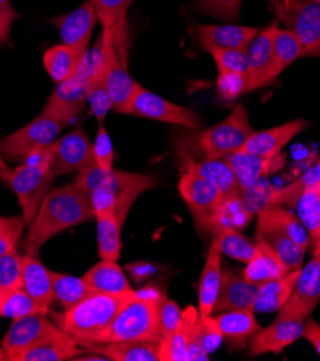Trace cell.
Listing matches in <instances>:
<instances>
[{
    "instance_id": "obj_34",
    "label": "cell",
    "mask_w": 320,
    "mask_h": 361,
    "mask_svg": "<svg viewBox=\"0 0 320 361\" xmlns=\"http://www.w3.org/2000/svg\"><path fill=\"white\" fill-rule=\"evenodd\" d=\"M300 269L259 285L254 312H278L292 295Z\"/></svg>"
},
{
    "instance_id": "obj_7",
    "label": "cell",
    "mask_w": 320,
    "mask_h": 361,
    "mask_svg": "<svg viewBox=\"0 0 320 361\" xmlns=\"http://www.w3.org/2000/svg\"><path fill=\"white\" fill-rule=\"evenodd\" d=\"M253 131L245 106L235 105L224 121L199 131L195 142L203 159H224L239 152Z\"/></svg>"
},
{
    "instance_id": "obj_35",
    "label": "cell",
    "mask_w": 320,
    "mask_h": 361,
    "mask_svg": "<svg viewBox=\"0 0 320 361\" xmlns=\"http://www.w3.org/2000/svg\"><path fill=\"white\" fill-rule=\"evenodd\" d=\"M98 254L101 259L119 261L122 254V229L124 222L112 212L95 213Z\"/></svg>"
},
{
    "instance_id": "obj_43",
    "label": "cell",
    "mask_w": 320,
    "mask_h": 361,
    "mask_svg": "<svg viewBox=\"0 0 320 361\" xmlns=\"http://www.w3.org/2000/svg\"><path fill=\"white\" fill-rule=\"evenodd\" d=\"M317 183H320V161L313 167H310L299 178H296L293 183L288 185L286 188L275 189L271 203L286 206L289 209H296L300 196L307 189L316 186Z\"/></svg>"
},
{
    "instance_id": "obj_28",
    "label": "cell",
    "mask_w": 320,
    "mask_h": 361,
    "mask_svg": "<svg viewBox=\"0 0 320 361\" xmlns=\"http://www.w3.org/2000/svg\"><path fill=\"white\" fill-rule=\"evenodd\" d=\"M213 318L218 324L224 340L235 348H244L248 345L250 338L261 329L254 312L248 310L225 311L215 314Z\"/></svg>"
},
{
    "instance_id": "obj_41",
    "label": "cell",
    "mask_w": 320,
    "mask_h": 361,
    "mask_svg": "<svg viewBox=\"0 0 320 361\" xmlns=\"http://www.w3.org/2000/svg\"><path fill=\"white\" fill-rule=\"evenodd\" d=\"M52 281L55 300H58L64 308L76 305L84 297L94 293L93 288L83 279V276L77 278L74 275L52 272Z\"/></svg>"
},
{
    "instance_id": "obj_9",
    "label": "cell",
    "mask_w": 320,
    "mask_h": 361,
    "mask_svg": "<svg viewBox=\"0 0 320 361\" xmlns=\"http://www.w3.org/2000/svg\"><path fill=\"white\" fill-rule=\"evenodd\" d=\"M177 188L194 216L196 228L213 235L218 212L225 200L221 190L201 174L188 170L182 171Z\"/></svg>"
},
{
    "instance_id": "obj_4",
    "label": "cell",
    "mask_w": 320,
    "mask_h": 361,
    "mask_svg": "<svg viewBox=\"0 0 320 361\" xmlns=\"http://www.w3.org/2000/svg\"><path fill=\"white\" fill-rule=\"evenodd\" d=\"M165 294L155 286L136 291V297L119 312L110 329L98 343L117 341H159V314ZM94 344V343H93ZM85 345V344H84Z\"/></svg>"
},
{
    "instance_id": "obj_33",
    "label": "cell",
    "mask_w": 320,
    "mask_h": 361,
    "mask_svg": "<svg viewBox=\"0 0 320 361\" xmlns=\"http://www.w3.org/2000/svg\"><path fill=\"white\" fill-rule=\"evenodd\" d=\"M83 279L97 293L120 294L133 290L126 274L116 261L101 259L85 272Z\"/></svg>"
},
{
    "instance_id": "obj_30",
    "label": "cell",
    "mask_w": 320,
    "mask_h": 361,
    "mask_svg": "<svg viewBox=\"0 0 320 361\" xmlns=\"http://www.w3.org/2000/svg\"><path fill=\"white\" fill-rule=\"evenodd\" d=\"M289 274L283 261L275 255V252L264 242L256 240L253 257L245 264L242 276L251 283L261 285L264 282L281 278Z\"/></svg>"
},
{
    "instance_id": "obj_27",
    "label": "cell",
    "mask_w": 320,
    "mask_h": 361,
    "mask_svg": "<svg viewBox=\"0 0 320 361\" xmlns=\"http://www.w3.org/2000/svg\"><path fill=\"white\" fill-rule=\"evenodd\" d=\"M23 290L41 307L49 311L55 301L52 271L41 264L35 257L22 255Z\"/></svg>"
},
{
    "instance_id": "obj_38",
    "label": "cell",
    "mask_w": 320,
    "mask_h": 361,
    "mask_svg": "<svg viewBox=\"0 0 320 361\" xmlns=\"http://www.w3.org/2000/svg\"><path fill=\"white\" fill-rule=\"evenodd\" d=\"M257 214L263 216L264 219L278 226L283 232H286L297 245L309 249V242H310L309 231L306 229L299 216L292 212V209L281 204L270 203Z\"/></svg>"
},
{
    "instance_id": "obj_48",
    "label": "cell",
    "mask_w": 320,
    "mask_h": 361,
    "mask_svg": "<svg viewBox=\"0 0 320 361\" xmlns=\"http://www.w3.org/2000/svg\"><path fill=\"white\" fill-rule=\"evenodd\" d=\"M242 0H195L196 9L208 16L225 22H234L239 18Z\"/></svg>"
},
{
    "instance_id": "obj_39",
    "label": "cell",
    "mask_w": 320,
    "mask_h": 361,
    "mask_svg": "<svg viewBox=\"0 0 320 361\" xmlns=\"http://www.w3.org/2000/svg\"><path fill=\"white\" fill-rule=\"evenodd\" d=\"M49 311L35 301L23 288L0 291V317L18 319L32 314H48Z\"/></svg>"
},
{
    "instance_id": "obj_13",
    "label": "cell",
    "mask_w": 320,
    "mask_h": 361,
    "mask_svg": "<svg viewBox=\"0 0 320 361\" xmlns=\"http://www.w3.org/2000/svg\"><path fill=\"white\" fill-rule=\"evenodd\" d=\"M61 331L47 314H32L13 319L0 343V360H12L16 354L58 336Z\"/></svg>"
},
{
    "instance_id": "obj_25",
    "label": "cell",
    "mask_w": 320,
    "mask_h": 361,
    "mask_svg": "<svg viewBox=\"0 0 320 361\" xmlns=\"http://www.w3.org/2000/svg\"><path fill=\"white\" fill-rule=\"evenodd\" d=\"M181 169L182 171H194L215 185L224 197H231L239 193L235 174L227 159H194L188 152L181 150Z\"/></svg>"
},
{
    "instance_id": "obj_31",
    "label": "cell",
    "mask_w": 320,
    "mask_h": 361,
    "mask_svg": "<svg viewBox=\"0 0 320 361\" xmlns=\"http://www.w3.org/2000/svg\"><path fill=\"white\" fill-rule=\"evenodd\" d=\"M90 47L85 45H55L44 54V66L49 77L57 82H62L74 74Z\"/></svg>"
},
{
    "instance_id": "obj_52",
    "label": "cell",
    "mask_w": 320,
    "mask_h": 361,
    "mask_svg": "<svg viewBox=\"0 0 320 361\" xmlns=\"http://www.w3.org/2000/svg\"><path fill=\"white\" fill-rule=\"evenodd\" d=\"M196 333H198L199 341L208 355L213 351H217L220 348L221 343L224 341L223 333L218 327L215 318H213V315L205 317V318L199 317L198 324H196Z\"/></svg>"
},
{
    "instance_id": "obj_61",
    "label": "cell",
    "mask_w": 320,
    "mask_h": 361,
    "mask_svg": "<svg viewBox=\"0 0 320 361\" xmlns=\"http://www.w3.org/2000/svg\"><path fill=\"white\" fill-rule=\"evenodd\" d=\"M4 219V216H0V221H2Z\"/></svg>"
},
{
    "instance_id": "obj_3",
    "label": "cell",
    "mask_w": 320,
    "mask_h": 361,
    "mask_svg": "<svg viewBox=\"0 0 320 361\" xmlns=\"http://www.w3.org/2000/svg\"><path fill=\"white\" fill-rule=\"evenodd\" d=\"M136 297V291L120 294L91 293L64 312H52L57 326L80 345L98 343L119 312Z\"/></svg>"
},
{
    "instance_id": "obj_18",
    "label": "cell",
    "mask_w": 320,
    "mask_h": 361,
    "mask_svg": "<svg viewBox=\"0 0 320 361\" xmlns=\"http://www.w3.org/2000/svg\"><path fill=\"white\" fill-rule=\"evenodd\" d=\"M259 27L241 25H196L195 39L201 49H247Z\"/></svg>"
},
{
    "instance_id": "obj_6",
    "label": "cell",
    "mask_w": 320,
    "mask_h": 361,
    "mask_svg": "<svg viewBox=\"0 0 320 361\" xmlns=\"http://www.w3.org/2000/svg\"><path fill=\"white\" fill-rule=\"evenodd\" d=\"M55 177L52 171L51 147L32 156L12 170L8 185L18 197L26 226L33 222Z\"/></svg>"
},
{
    "instance_id": "obj_58",
    "label": "cell",
    "mask_w": 320,
    "mask_h": 361,
    "mask_svg": "<svg viewBox=\"0 0 320 361\" xmlns=\"http://www.w3.org/2000/svg\"><path fill=\"white\" fill-rule=\"evenodd\" d=\"M11 173H12L11 167L8 166V163H6V160L2 157V154H0V178H4L5 182H8V178H9Z\"/></svg>"
},
{
    "instance_id": "obj_20",
    "label": "cell",
    "mask_w": 320,
    "mask_h": 361,
    "mask_svg": "<svg viewBox=\"0 0 320 361\" xmlns=\"http://www.w3.org/2000/svg\"><path fill=\"white\" fill-rule=\"evenodd\" d=\"M225 159L235 174L239 192L254 186L261 178H266L268 174L280 170L284 166V154L281 153L273 157H264L245 152H237Z\"/></svg>"
},
{
    "instance_id": "obj_51",
    "label": "cell",
    "mask_w": 320,
    "mask_h": 361,
    "mask_svg": "<svg viewBox=\"0 0 320 361\" xmlns=\"http://www.w3.org/2000/svg\"><path fill=\"white\" fill-rule=\"evenodd\" d=\"M94 161L102 171H112L114 169V147L110 134L102 123H100L95 141L93 142Z\"/></svg>"
},
{
    "instance_id": "obj_12",
    "label": "cell",
    "mask_w": 320,
    "mask_h": 361,
    "mask_svg": "<svg viewBox=\"0 0 320 361\" xmlns=\"http://www.w3.org/2000/svg\"><path fill=\"white\" fill-rule=\"evenodd\" d=\"M275 16L293 32L309 56L320 45V5L312 0H266Z\"/></svg>"
},
{
    "instance_id": "obj_37",
    "label": "cell",
    "mask_w": 320,
    "mask_h": 361,
    "mask_svg": "<svg viewBox=\"0 0 320 361\" xmlns=\"http://www.w3.org/2000/svg\"><path fill=\"white\" fill-rule=\"evenodd\" d=\"M299 58H303V47L296 38V35L289 29L278 27L274 35L273 62L268 74V84L275 81L281 72Z\"/></svg>"
},
{
    "instance_id": "obj_17",
    "label": "cell",
    "mask_w": 320,
    "mask_h": 361,
    "mask_svg": "<svg viewBox=\"0 0 320 361\" xmlns=\"http://www.w3.org/2000/svg\"><path fill=\"white\" fill-rule=\"evenodd\" d=\"M278 26L271 23L270 26L260 29L254 39L247 47V74H245V94L268 85V74L273 62V45L274 35Z\"/></svg>"
},
{
    "instance_id": "obj_54",
    "label": "cell",
    "mask_w": 320,
    "mask_h": 361,
    "mask_svg": "<svg viewBox=\"0 0 320 361\" xmlns=\"http://www.w3.org/2000/svg\"><path fill=\"white\" fill-rule=\"evenodd\" d=\"M217 88L225 101H232L241 94H245V77L230 72H218Z\"/></svg>"
},
{
    "instance_id": "obj_16",
    "label": "cell",
    "mask_w": 320,
    "mask_h": 361,
    "mask_svg": "<svg viewBox=\"0 0 320 361\" xmlns=\"http://www.w3.org/2000/svg\"><path fill=\"white\" fill-rule=\"evenodd\" d=\"M304 322L293 318L275 317L273 324L260 329L248 341V354L257 357L263 354H280L284 348L303 337Z\"/></svg>"
},
{
    "instance_id": "obj_8",
    "label": "cell",
    "mask_w": 320,
    "mask_h": 361,
    "mask_svg": "<svg viewBox=\"0 0 320 361\" xmlns=\"http://www.w3.org/2000/svg\"><path fill=\"white\" fill-rule=\"evenodd\" d=\"M64 127L61 121L42 113L25 127L0 140V154L12 163H23L49 149Z\"/></svg>"
},
{
    "instance_id": "obj_14",
    "label": "cell",
    "mask_w": 320,
    "mask_h": 361,
    "mask_svg": "<svg viewBox=\"0 0 320 361\" xmlns=\"http://www.w3.org/2000/svg\"><path fill=\"white\" fill-rule=\"evenodd\" d=\"M320 302V258L302 267L290 298L278 311L280 318H293L306 321Z\"/></svg>"
},
{
    "instance_id": "obj_11",
    "label": "cell",
    "mask_w": 320,
    "mask_h": 361,
    "mask_svg": "<svg viewBox=\"0 0 320 361\" xmlns=\"http://www.w3.org/2000/svg\"><path fill=\"white\" fill-rule=\"evenodd\" d=\"M122 114L169 123L194 131L202 127L201 118L191 108L173 104L159 97L158 94L143 88L140 84L136 87L131 99L124 106Z\"/></svg>"
},
{
    "instance_id": "obj_24",
    "label": "cell",
    "mask_w": 320,
    "mask_h": 361,
    "mask_svg": "<svg viewBox=\"0 0 320 361\" xmlns=\"http://www.w3.org/2000/svg\"><path fill=\"white\" fill-rule=\"evenodd\" d=\"M223 278V252L212 239L206 261L198 283V311L199 317L213 315V305L217 302Z\"/></svg>"
},
{
    "instance_id": "obj_56",
    "label": "cell",
    "mask_w": 320,
    "mask_h": 361,
    "mask_svg": "<svg viewBox=\"0 0 320 361\" xmlns=\"http://www.w3.org/2000/svg\"><path fill=\"white\" fill-rule=\"evenodd\" d=\"M303 338H306L320 355V326L312 317H309L304 322Z\"/></svg>"
},
{
    "instance_id": "obj_62",
    "label": "cell",
    "mask_w": 320,
    "mask_h": 361,
    "mask_svg": "<svg viewBox=\"0 0 320 361\" xmlns=\"http://www.w3.org/2000/svg\"><path fill=\"white\" fill-rule=\"evenodd\" d=\"M319 258H320V257H319Z\"/></svg>"
},
{
    "instance_id": "obj_21",
    "label": "cell",
    "mask_w": 320,
    "mask_h": 361,
    "mask_svg": "<svg viewBox=\"0 0 320 361\" xmlns=\"http://www.w3.org/2000/svg\"><path fill=\"white\" fill-rule=\"evenodd\" d=\"M256 240L267 243L283 261L289 272L302 269L307 249L297 245L286 232H283L278 226L273 225L260 214H257Z\"/></svg>"
},
{
    "instance_id": "obj_60",
    "label": "cell",
    "mask_w": 320,
    "mask_h": 361,
    "mask_svg": "<svg viewBox=\"0 0 320 361\" xmlns=\"http://www.w3.org/2000/svg\"><path fill=\"white\" fill-rule=\"evenodd\" d=\"M312 2H316V4H319V5H320V0H312Z\"/></svg>"
},
{
    "instance_id": "obj_23",
    "label": "cell",
    "mask_w": 320,
    "mask_h": 361,
    "mask_svg": "<svg viewBox=\"0 0 320 361\" xmlns=\"http://www.w3.org/2000/svg\"><path fill=\"white\" fill-rule=\"evenodd\" d=\"M51 22L59 30L62 44L90 47V39L98 22V16L91 0H87L80 8L62 16L54 18Z\"/></svg>"
},
{
    "instance_id": "obj_29",
    "label": "cell",
    "mask_w": 320,
    "mask_h": 361,
    "mask_svg": "<svg viewBox=\"0 0 320 361\" xmlns=\"http://www.w3.org/2000/svg\"><path fill=\"white\" fill-rule=\"evenodd\" d=\"M84 353V348L73 337L61 331L58 336L16 354L11 361H64L76 360Z\"/></svg>"
},
{
    "instance_id": "obj_53",
    "label": "cell",
    "mask_w": 320,
    "mask_h": 361,
    "mask_svg": "<svg viewBox=\"0 0 320 361\" xmlns=\"http://www.w3.org/2000/svg\"><path fill=\"white\" fill-rule=\"evenodd\" d=\"M181 317H182L181 307L172 300H165L159 314V326H160V337H162L160 344H165L169 340L176 326L179 324Z\"/></svg>"
},
{
    "instance_id": "obj_45",
    "label": "cell",
    "mask_w": 320,
    "mask_h": 361,
    "mask_svg": "<svg viewBox=\"0 0 320 361\" xmlns=\"http://www.w3.org/2000/svg\"><path fill=\"white\" fill-rule=\"evenodd\" d=\"M297 216L309 235L314 233L320 228V183L307 189L297 202Z\"/></svg>"
},
{
    "instance_id": "obj_40",
    "label": "cell",
    "mask_w": 320,
    "mask_h": 361,
    "mask_svg": "<svg viewBox=\"0 0 320 361\" xmlns=\"http://www.w3.org/2000/svg\"><path fill=\"white\" fill-rule=\"evenodd\" d=\"M217 246L223 252V255H227L241 264H247L253 257L256 247V240L245 238L241 231L232 228H224L213 235Z\"/></svg>"
},
{
    "instance_id": "obj_19",
    "label": "cell",
    "mask_w": 320,
    "mask_h": 361,
    "mask_svg": "<svg viewBox=\"0 0 320 361\" xmlns=\"http://www.w3.org/2000/svg\"><path fill=\"white\" fill-rule=\"evenodd\" d=\"M309 121L297 118L267 130L253 131V134L248 137L239 152L259 154L264 157L277 156L296 135L309 128Z\"/></svg>"
},
{
    "instance_id": "obj_5",
    "label": "cell",
    "mask_w": 320,
    "mask_h": 361,
    "mask_svg": "<svg viewBox=\"0 0 320 361\" xmlns=\"http://www.w3.org/2000/svg\"><path fill=\"white\" fill-rule=\"evenodd\" d=\"M102 77L109 90L113 110L120 113L131 99L138 85L129 72V32L123 27H102L100 36Z\"/></svg>"
},
{
    "instance_id": "obj_49",
    "label": "cell",
    "mask_w": 320,
    "mask_h": 361,
    "mask_svg": "<svg viewBox=\"0 0 320 361\" xmlns=\"http://www.w3.org/2000/svg\"><path fill=\"white\" fill-rule=\"evenodd\" d=\"M213 61L217 63L218 72H230V74H247V51L245 49H211Z\"/></svg>"
},
{
    "instance_id": "obj_44",
    "label": "cell",
    "mask_w": 320,
    "mask_h": 361,
    "mask_svg": "<svg viewBox=\"0 0 320 361\" xmlns=\"http://www.w3.org/2000/svg\"><path fill=\"white\" fill-rule=\"evenodd\" d=\"M134 0H91L102 27L127 26V12Z\"/></svg>"
},
{
    "instance_id": "obj_10",
    "label": "cell",
    "mask_w": 320,
    "mask_h": 361,
    "mask_svg": "<svg viewBox=\"0 0 320 361\" xmlns=\"http://www.w3.org/2000/svg\"><path fill=\"white\" fill-rule=\"evenodd\" d=\"M90 80L91 71L87 54L74 74L68 80L57 84L55 90L45 102L42 113L61 121L64 126H68L80 116L88 102Z\"/></svg>"
},
{
    "instance_id": "obj_46",
    "label": "cell",
    "mask_w": 320,
    "mask_h": 361,
    "mask_svg": "<svg viewBox=\"0 0 320 361\" xmlns=\"http://www.w3.org/2000/svg\"><path fill=\"white\" fill-rule=\"evenodd\" d=\"M23 288L22 255L18 250L0 257V291Z\"/></svg>"
},
{
    "instance_id": "obj_15",
    "label": "cell",
    "mask_w": 320,
    "mask_h": 361,
    "mask_svg": "<svg viewBox=\"0 0 320 361\" xmlns=\"http://www.w3.org/2000/svg\"><path fill=\"white\" fill-rule=\"evenodd\" d=\"M51 157L55 176L80 173L95 163L93 142L83 128H76L58 138L51 146Z\"/></svg>"
},
{
    "instance_id": "obj_47",
    "label": "cell",
    "mask_w": 320,
    "mask_h": 361,
    "mask_svg": "<svg viewBox=\"0 0 320 361\" xmlns=\"http://www.w3.org/2000/svg\"><path fill=\"white\" fill-rule=\"evenodd\" d=\"M26 222L23 214L0 221V257L18 249L23 239Z\"/></svg>"
},
{
    "instance_id": "obj_59",
    "label": "cell",
    "mask_w": 320,
    "mask_h": 361,
    "mask_svg": "<svg viewBox=\"0 0 320 361\" xmlns=\"http://www.w3.org/2000/svg\"><path fill=\"white\" fill-rule=\"evenodd\" d=\"M309 56H319V58H320V45H319V47H317V48H316V49H314Z\"/></svg>"
},
{
    "instance_id": "obj_57",
    "label": "cell",
    "mask_w": 320,
    "mask_h": 361,
    "mask_svg": "<svg viewBox=\"0 0 320 361\" xmlns=\"http://www.w3.org/2000/svg\"><path fill=\"white\" fill-rule=\"evenodd\" d=\"M309 246L313 252V257H320V228L310 235V242Z\"/></svg>"
},
{
    "instance_id": "obj_50",
    "label": "cell",
    "mask_w": 320,
    "mask_h": 361,
    "mask_svg": "<svg viewBox=\"0 0 320 361\" xmlns=\"http://www.w3.org/2000/svg\"><path fill=\"white\" fill-rule=\"evenodd\" d=\"M275 189L267 182L266 178H261L254 186L248 188L239 192V196L245 204V207L253 214H257L264 207H267L273 202Z\"/></svg>"
},
{
    "instance_id": "obj_22",
    "label": "cell",
    "mask_w": 320,
    "mask_h": 361,
    "mask_svg": "<svg viewBox=\"0 0 320 361\" xmlns=\"http://www.w3.org/2000/svg\"><path fill=\"white\" fill-rule=\"evenodd\" d=\"M259 293V285L248 282L242 275L232 271H223L221 288L213 314H220L232 310H248L256 308V300Z\"/></svg>"
},
{
    "instance_id": "obj_42",
    "label": "cell",
    "mask_w": 320,
    "mask_h": 361,
    "mask_svg": "<svg viewBox=\"0 0 320 361\" xmlns=\"http://www.w3.org/2000/svg\"><path fill=\"white\" fill-rule=\"evenodd\" d=\"M253 216L254 214L245 207L239 193L234 195L231 197H225V200L218 212V216H217V224H215V231H213V235L224 228L244 231L248 225L251 224Z\"/></svg>"
},
{
    "instance_id": "obj_36",
    "label": "cell",
    "mask_w": 320,
    "mask_h": 361,
    "mask_svg": "<svg viewBox=\"0 0 320 361\" xmlns=\"http://www.w3.org/2000/svg\"><path fill=\"white\" fill-rule=\"evenodd\" d=\"M199 319V311L195 307H186L182 311L174 331L169 340L162 345V361H184L188 344L191 341L192 333L195 330L196 322Z\"/></svg>"
},
{
    "instance_id": "obj_26",
    "label": "cell",
    "mask_w": 320,
    "mask_h": 361,
    "mask_svg": "<svg viewBox=\"0 0 320 361\" xmlns=\"http://www.w3.org/2000/svg\"><path fill=\"white\" fill-rule=\"evenodd\" d=\"M85 353H95L113 361H162L159 341H117L81 345Z\"/></svg>"
},
{
    "instance_id": "obj_2",
    "label": "cell",
    "mask_w": 320,
    "mask_h": 361,
    "mask_svg": "<svg viewBox=\"0 0 320 361\" xmlns=\"http://www.w3.org/2000/svg\"><path fill=\"white\" fill-rule=\"evenodd\" d=\"M88 195L94 212H112L126 224L129 212L140 195L153 189L158 180L148 174L113 169L102 171L95 163L81 170L74 182Z\"/></svg>"
},
{
    "instance_id": "obj_32",
    "label": "cell",
    "mask_w": 320,
    "mask_h": 361,
    "mask_svg": "<svg viewBox=\"0 0 320 361\" xmlns=\"http://www.w3.org/2000/svg\"><path fill=\"white\" fill-rule=\"evenodd\" d=\"M90 59V90H88V104L93 116L98 120V123H104V118L113 110V102L105 87V81L102 77V58H101V45L100 41L88 51Z\"/></svg>"
},
{
    "instance_id": "obj_1",
    "label": "cell",
    "mask_w": 320,
    "mask_h": 361,
    "mask_svg": "<svg viewBox=\"0 0 320 361\" xmlns=\"http://www.w3.org/2000/svg\"><path fill=\"white\" fill-rule=\"evenodd\" d=\"M93 218H95L93 203L76 183L48 192L22 239L23 254L37 258L42 246L54 236Z\"/></svg>"
},
{
    "instance_id": "obj_55",
    "label": "cell",
    "mask_w": 320,
    "mask_h": 361,
    "mask_svg": "<svg viewBox=\"0 0 320 361\" xmlns=\"http://www.w3.org/2000/svg\"><path fill=\"white\" fill-rule=\"evenodd\" d=\"M19 13L13 9L11 0H0V42H8L11 39V29Z\"/></svg>"
}]
</instances>
